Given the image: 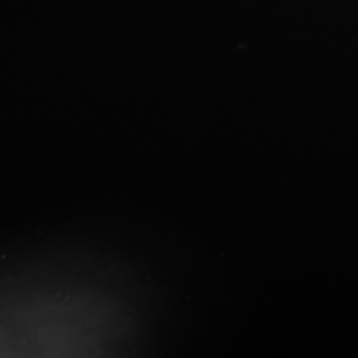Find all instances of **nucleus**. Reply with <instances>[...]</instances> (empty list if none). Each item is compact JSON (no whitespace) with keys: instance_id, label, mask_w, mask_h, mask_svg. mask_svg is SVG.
<instances>
[]
</instances>
